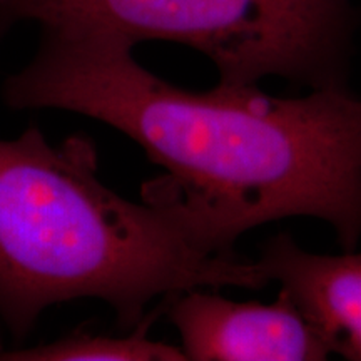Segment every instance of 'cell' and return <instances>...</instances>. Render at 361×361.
<instances>
[{"instance_id": "obj_1", "label": "cell", "mask_w": 361, "mask_h": 361, "mask_svg": "<svg viewBox=\"0 0 361 361\" xmlns=\"http://www.w3.org/2000/svg\"><path fill=\"white\" fill-rule=\"evenodd\" d=\"M134 45L94 30L42 29L39 51L4 80L13 109H61L129 135L226 250L261 224L326 221L361 239V99L348 89L273 97L258 85L191 92L149 72Z\"/></svg>"}, {"instance_id": "obj_2", "label": "cell", "mask_w": 361, "mask_h": 361, "mask_svg": "<svg viewBox=\"0 0 361 361\" xmlns=\"http://www.w3.org/2000/svg\"><path fill=\"white\" fill-rule=\"evenodd\" d=\"M269 283L162 178L133 202L101 183L82 135L51 144L30 128L0 139V318L16 336L67 301L101 300L135 326L154 300Z\"/></svg>"}, {"instance_id": "obj_3", "label": "cell", "mask_w": 361, "mask_h": 361, "mask_svg": "<svg viewBox=\"0 0 361 361\" xmlns=\"http://www.w3.org/2000/svg\"><path fill=\"white\" fill-rule=\"evenodd\" d=\"M2 8L13 24L184 44L209 57L224 85L278 75L313 90L348 89L361 24L351 0H2Z\"/></svg>"}, {"instance_id": "obj_4", "label": "cell", "mask_w": 361, "mask_h": 361, "mask_svg": "<svg viewBox=\"0 0 361 361\" xmlns=\"http://www.w3.org/2000/svg\"><path fill=\"white\" fill-rule=\"evenodd\" d=\"M168 314L189 361H319L331 355L283 290L273 305L184 291L169 298Z\"/></svg>"}, {"instance_id": "obj_5", "label": "cell", "mask_w": 361, "mask_h": 361, "mask_svg": "<svg viewBox=\"0 0 361 361\" xmlns=\"http://www.w3.org/2000/svg\"><path fill=\"white\" fill-rule=\"evenodd\" d=\"M258 263L269 281L288 293L331 353L361 361V252L314 255L283 233L264 243Z\"/></svg>"}, {"instance_id": "obj_6", "label": "cell", "mask_w": 361, "mask_h": 361, "mask_svg": "<svg viewBox=\"0 0 361 361\" xmlns=\"http://www.w3.org/2000/svg\"><path fill=\"white\" fill-rule=\"evenodd\" d=\"M162 308L144 316L128 336L74 333L30 348H0V361H186L183 348L149 338V328Z\"/></svg>"}]
</instances>
